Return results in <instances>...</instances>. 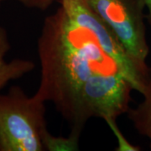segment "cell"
Masks as SVG:
<instances>
[{
    "instance_id": "10",
    "label": "cell",
    "mask_w": 151,
    "mask_h": 151,
    "mask_svg": "<svg viewBox=\"0 0 151 151\" xmlns=\"http://www.w3.org/2000/svg\"><path fill=\"white\" fill-rule=\"evenodd\" d=\"M4 0H0V5H1V4H2V3H3V2H4Z\"/></svg>"
},
{
    "instance_id": "8",
    "label": "cell",
    "mask_w": 151,
    "mask_h": 151,
    "mask_svg": "<svg viewBox=\"0 0 151 151\" xmlns=\"http://www.w3.org/2000/svg\"><path fill=\"white\" fill-rule=\"evenodd\" d=\"M22 5L28 9L45 11L48 9L54 0H18Z\"/></svg>"
},
{
    "instance_id": "6",
    "label": "cell",
    "mask_w": 151,
    "mask_h": 151,
    "mask_svg": "<svg viewBox=\"0 0 151 151\" xmlns=\"http://www.w3.org/2000/svg\"><path fill=\"white\" fill-rule=\"evenodd\" d=\"M144 99L134 108H130L128 118L136 131L150 140L151 149V66L147 67L142 79L139 92Z\"/></svg>"
},
{
    "instance_id": "9",
    "label": "cell",
    "mask_w": 151,
    "mask_h": 151,
    "mask_svg": "<svg viewBox=\"0 0 151 151\" xmlns=\"http://www.w3.org/2000/svg\"><path fill=\"white\" fill-rule=\"evenodd\" d=\"M143 1L145 4V8L148 10V14L145 15V18L147 19L151 27V0H143Z\"/></svg>"
},
{
    "instance_id": "2",
    "label": "cell",
    "mask_w": 151,
    "mask_h": 151,
    "mask_svg": "<svg viewBox=\"0 0 151 151\" xmlns=\"http://www.w3.org/2000/svg\"><path fill=\"white\" fill-rule=\"evenodd\" d=\"M45 102L28 97L19 86L0 94V151L48 150Z\"/></svg>"
},
{
    "instance_id": "3",
    "label": "cell",
    "mask_w": 151,
    "mask_h": 151,
    "mask_svg": "<svg viewBox=\"0 0 151 151\" xmlns=\"http://www.w3.org/2000/svg\"><path fill=\"white\" fill-rule=\"evenodd\" d=\"M112 29L135 65L145 74L150 47L145 24L143 0H86Z\"/></svg>"
},
{
    "instance_id": "1",
    "label": "cell",
    "mask_w": 151,
    "mask_h": 151,
    "mask_svg": "<svg viewBox=\"0 0 151 151\" xmlns=\"http://www.w3.org/2000/svg\"><path fill=\"white\" fill-rule=\"evenodd\" d=\"M37 50L41 76L35 95L54 104L70 136L79 139L92 118L117 120L128 113L134 88L127 74L62 6L45 19Z\"/></svg>"
},
{
    "instance_id": "5",
    "label": "cell",
    "mask_w": 151,
    "mask_h": 151,
    "mask_svg": "<svg viewBox=\"0 0 151 151\" xmlns=\"http://www.w3.org/2000/svg\"><path fill=\"white\" fill-rule=\"evenodd\" d=\"M11 49L9 35L6 29L0 26V91L13 80L19 79L35 68L30 60L16 58L7 61L5 56Z\"/></svg>"
},
{
    "instance_id": "4",
    "label": "cell",
    "mask_w": 151,
    "mask_h": 151,
    "mask_svg": "<svg viewBox=\"0 0 151 151\" xmlns=\"http://www.w3.org/2000/svg\"><path fill=\"white\" fill-rule=\"evenodd\" d=\"M67 14L74 21L90 29L98 39L103 50L124 69L135 91L140 92L144 74L127 54L112 29L92 9L86 0H59Z\"/></svg>"
},
{
    "instance_id": "7",
    "label": "cell",
    "mask_w": 151,
    "mask_h": 151,
    "mask_svg": "<svg viewBox=\"0 0 151 151\" xmlns=\"http://www.w3.org/2000/svg\"><path fill=\"white\" fill-rule=\"evenodd\" d=\"M106 123L110 127V129L113 130V134H116V137L118 139V142H119V146L117 149V150H128V151H139L141 149L138 146L133 145H131L129 141L127 140L124 137L123 134L121 133V131L119 129L118 125L116 124V120H108L106 121Z\"/></svg>"
}]
</instances>
